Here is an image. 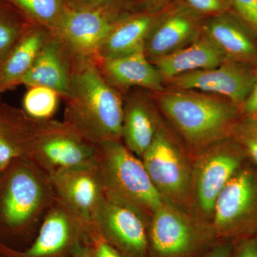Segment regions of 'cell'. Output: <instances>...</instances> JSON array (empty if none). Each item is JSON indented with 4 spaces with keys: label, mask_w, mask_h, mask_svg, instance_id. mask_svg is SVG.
Returning a JSON list of instances; mask_svg holds the SVG:
<instances>
[{
    "label": "cell",
    "mask_w": 257,
    "mask_h": 257,
    "mask_svg": "<svg viewBox=\"0 0 257 257\" xmlns=\"http://www.w3.org/2000/svg\"><path fill=\"white\" fill-rule=\"evenodd\" d=\"M63 121L97 145L121 141L124 98L93 58L76 56Z\"/></svg>",
    "instance_id": "6da1fadb"
},
{
    "label": "cell",
    "mask_w": 257,
    "mask_h": 257,
    "mask_svg": "<svg viewBox=\"0 0 257 257\" xmlns=\"http://www.w3.org/2000/svg\"><path fill=\"white\" fill-rule=\"evenodd\" d=\"M150 93L159 110L196 154L231 136L242 117L239 106L215 94L169 88Z\"/></svg>",
    "instance_id": "7a4b0ae2"
},
{
    "label": "cell",
    "mask_w": 257,
    "mask_h": 257,
    "mask_svg": "<svg viewBox=\"0 0 257 257\" xmlns=\"http://www.w3.org/2000/svg\"><path fill=\"white\" fill-rule=\"evenodd\" d=\"M55 199L48 174L29 159L15 160L0 174V226L28 229L43 219Z\"/></svg>",
    "instance_id": "3957f363"
},
{
    "label": "cell",
    "mask_w": 257,
    "mask_h": 257,
    "mask_svg": "<svg viewBox=\"0 0 257 257\" xmlns=\"http://www.w3.org/2000/svg\"><path fill=\"white\" fill-rule=\"evenodd\" d=\"M95 160L106 195L138 209L149 222L165 199L155 187L141 159L122 141L111 140L96 145Z\"/></svg>",
    "instance_id": "277c9868"
},
{
    "label": "cell",
    "mask_w": 257,
    "mask_h": 257,
    "mask_svg": "<svg viewBox=\"0 0 257 257\" xmlns=\"http://www.w3.org/2000/svg\"><path fill=\"white\" fill-rule=\"evenodd\" d=\"M141 160L164 199L193 214L192 164L163 123Z\"/></svg>",
    "instance_id": "5b68a950"
},
{
    "label": "cell",
    "mask_w": 257,
    "mask_h": 257,
    "mask_svg": "<svg viewBox=\"0 0 257 257\" xmlns=\"http://www.w3.org/2000/svg\"><path fill=\"white\" fill-rule=\"evenodd\" d=\"M196 155L192 163V207L199 219L210 224L216 199L246 156L231 136Z\"/></svg>",
    "instance_id": "8992f818"
},
{
    "label": "cell",
    "mask_w": 257,
    "mask_h": 257,
    "mask_svg": "<svg viewBox=\"0 0 257 257\" xmlns=\"http://www.w3.org/2000/svg\"><path fill=\"white\" fill-rule=\"evenodd\" d=\"M148 236L154 257H191L214 235L211 224L165 199L150 218Z\"/></svg>",
    "instance_id": "52a82bcc"
},
{
    "label": "cell",
    "mask_w": 257,
    "mask_h": 257,
    "mask_svg": "<svg viewBox=\"0 0 257 257\" xmlns=\"http://www.w3.org/2000/svg\"><path fill=\"white\" fill-rule=\"evenodd\" d=\"M214 236L239 240L257 233V169L241 166L216 199L211 221Z\"/></svg>",
    "instance_id": "ba28073f"
},
{
    "label": "cell",
    "mask_w": 257,
    "mask_h": 257,
    "mask_svg": "<svg viewBox=\"0 0 257 257\" xmlns=\"http://www.w3.org/2000/svg\"><path fill=\"white\" fill-rule=\"evenodd\" d=\"M140 10L137 1L89 9L68 7L51 31L65 42L74 55L95 59L113 28L128 15Z\"/></svg>",
    "instance_id": "9c48e42d"
},
{
    "label": "cell",
    "mask_w": 257,
    "mask_h": 257,
    "mask_svg": "<svg viewBox=\"0 0 257 257\" xmlns=\"http://www.w3.org/2000/svg\"><path fill=\"white\" fill-rule=\"evenodd\" d=\"M96 150V145L64 121H36L30 160L50 175L94 160Z\"/></svg>",
    "instance_id": "30bf717a"
},
{
    "label": "cell",
    "mask_w": 257,
    "mask_h": 257,
    "mask_svg": "<svg viewBox=\"0 0 257 257\" xmlns=\"http://www.w3.org/2000/svg\"><path fill=\"white\" fill-rule=\"evenodd\" d=\"M56 197L92 230L94 218L106 197L95 159L51 174Z\"/></svg>",
    "instance_id": "8fae6325"
},
{
    "label": "cell",
    "mask_w": 257,
    "mask_h": 257,
    "mask_svg": "<svg viewBox=\"0 0 257 257\" xmlns=\"http://www.w3.org/2000/svg\"><path fill=\"white\" fill-rule=\"evenodd\" d=\"M257 66L225 61L213 68L182 74L165 82V88L192 89L222 96L239 106L251 94Z\"/></svg>",
    "instance_id": "7c38bea8"
},
{
    "label": "cell",
    "mask_w": 257,
    "mask_h": 257,
    "mask_svg": "<svg viewBox=\"0 0 257 257\" xmlns=\"http://www.w3.org/2000/svg\"><path fill=\"white\" fill-rule=\"evenodd\" d=\"M148 224L138 209L106 195L93 227L130 256L145 257L149 249Z\"/></svg>",
    "instance_id": "4fadbf2b"
},
{
    "label": "cell",
    "mask_w": 257,
    "mask_h": 257,
    "mask_svg": "<svg viewBox=\"0 0 257 257\" xmlns=\"http://www.w3.org/2000/svg\"><path fill=\"white\" fill-rule=\"evenodd\" d=\"M205 20L175 0L149 37L145 55L152 62L190 45L202 35Z\"/></svg>",
    "instance_id": "5bb4252c"
},
{
    "label": "cell",
    "mask_w": 257,
    "mask_h": 257,
    "mask_svg": "<svg viewBox=\"0 0 257 257\" xmlns=\"http://www.w3.org/2000/svg\"><path fill=\"white\" fill-rule=\"evenodd\" d=\"M76 56L58 35L51 31L20 85L43 86L65 99L69 94Z\"/></svg>",
    "instance_id": "9a60e30c"
},
{
    "label": "cell",
    "mask_w": 257,
    "mask_h": 257,
    "mask_svg": "<svg viewBox=\"0 0 257 257\" xmlns=\"http://www.w3.org/2000/svg\"><path fill=\"white\" fill-rule=\"evenodd\" d=\"M121 141L133 154L141 159L151 145L162 122L159 109L151 93L134 88L123 94Z\"/></svg>",
    "instance_id": "2e32d148"
},
{
    "label": "cell",
    "mask_w": 257,
    "mask_h": 257,
    "mask_svg": "<svg viewBox=\"0 0 257 257\" xmlns=\"http://www.w3.org/2000/svg\"><path fill=\"white\" fill-rule=\"evenodd\" d=\"M91 229L56 197L47 211L38 236L33 244L20 257H56L75 243L77 234Z\"/></svg>",
    "instance_id": "e0dca14e"
},
{
    "label": "cell",
    "mask_w": 257,
    "mask_h": 257,
    "mask_svg": "<svg viewBox=\"0 0 257 257\" xmlns=\"http://www.w3.org/2000/svg\"><path fill=\"white\" fill-rule=\"evenodd\" d=\"M96 61L104 78L122 95L134 88L152 93L165 89L160 72L148 60L144 49L123 57Z\"/></svg>",
    "instance_id": "ac0fdd59"
},
{
    "label": "cell",
    "mask_w": 257,
    "mask_h": 257,
    "mask_svg": "<svg viewBox=\"0 0 257 257\" xmlns=\"http://www.w3.org/2000/svg\"><path fill=\"white\" fill-rule=\"evenodd\" d=\"M203 33L226 60L257 66V37L231 13L206 19Z\"/></svg>",
    "instance_id": "d6986e66"
},
{
    "label": "cell",
    "mask_w": 257,
    "mask_h": 257,
    "mask_svg": "<svg viewBox=\"0 0 257 257\" xmlns=\"http://www.w3.org/2000/svg\"><path fill=\"white\" fill-rule=\"evenodd\" d=\"M165 9L159 12L140 10L123 19L106 37L94 60L123 57L145 49L149 37Z\"/></svg>",
    "instance_id": "ffe728a7"
},
{
    "label": "cell",
    "mask_w": 257,
    "mask_h": 257,
    "mask_svg": "<svg viewBox=\"0 0 257 257\" xmlns=\"http://www.w3.org/2000/svg\"><path fill=\"white\" fill-rule=\"evenodd\" d=\"M36 121L0 101V174L15 160L30 159Z\"/></svg>",
    "instance_id": "44dd1931"
},
{
    "label": "cell",
    "mask_w": 257,
    "mask_h": 257,
    "mask_svg": "<svg viewBox=\"0 0 257 257\" xmlns=\"http://www.w3.org/2000/svg\"><path fill=\"white\" fill-rule=\"evenodd\" d=\"M226 61L220 50L204 33L190 45L152 62L164 83L182 74L213 68Z\"/></svg>",
    "instance_id": "7402d4cb"
},
{
    "label": "cell",
    "mask_w": 257,
    "mask_h": 257,
    "mask_svg": "<svg viewBox=\"0 0 257 257\" xmlns=\"http://www.w3.org/2000/svg\"><path fill=\"white\" fill-rule=\"evenodd\" d=\"M50 30L34 23L0 66V94L20 85L50 35Z\"/></svg>",
    "instance_id": "603a6c76"
},
{
    "label": "cell",
    "mask_w": 257,
    "mask_h": 257,
    "mask_svg": "<svg viewBox=\"0 0 257 257\" xmlns=\"http://www.w3.org/2000/svg\"><path fill=\"white\" fill-rule=\"evenodd\" d=\"M34 23L14 4L0 0V66Z\"/></svg>",
    "instance_id": "cb8c5ba5"
},
{
    "label": "cell",
    "mask_w": 257,
    "mask_h": 257,
    "mask_svg": "<svg viewBox=\"0 0 257 257\" xmlns=\"http://www.w3.org/2000/svg\"><path fill=\"white\" fill-rule=\"evenodd\" d=\"M61 96L56 91L43 86L29 87L24 96L23 110L36 121L52 119L58 109Z\"/></svg>",
    "instance_id": "d4e9b609"
},
{
    "label": "cell",
    "mask_w": 257,
    "mask_h": 257,
    "mask_svg": "<svg viewBox=\"0 0 257 257\" xmlns=\"http://www.w3.org/2000/svg\"><path fill=\"white\" fill-rule=\"evenodd\" d=\"M34 23L53 30L68 8L67 0H8Z\"/></svg>",
    "instance_id": "484cf974"
},
{
    "label": "cell",
    "mask_w": 257,
    "mask_h": 257,
    "mask_svg": "<svg viewBox=\"0 0 257 257\" xmlns=\"http://www.w3.org/2000/svg\"><path fill=\"white\" fill-rule=\"evenodd\" d=\"M231 136L257 166V124L242 116L233 126Z\"/></svg>",
    "instance_id": "4316f807"
},
{
    "label": "cell",
    "mask_w": 257,
    "mask_h": 257,
    "mask_svg": "<svg viewBox=\"0 0 257 257\" xmlns=\"http://www.w3.org/2000/svg\"><path fill=\"white\" fill-rule=\"evenodd\" d=\"M230 13L257 37V0H228Z\"/></svg>",
    "instance_id": "83f0119b"
},
{
    "label": "cell",
    "mask_w": 257,
    "mask_h": 257,
    "mask_svg": "<svg viewBox=\"0 0 257 257\" xmlns=\"http://www.w3.org/2000/svg\"><path fill=\"white\" fill-rule=\"evenodd\" d=\"M204 18L230 13L228 0H175Z\"/></svg>",
    "instance_id": "f1b7e54d"
},
{
    "label": "cell",
    "mask_w": 257,
    "mask_h": 257,
    "mask_svg": "<svg viewBox=\"0 0 257 257\" xmlns=\"http://www.w3.org/2000/svg\"><path fill=\"white\" fill-rule=\"evenodd\" d=\"M231 257H257V236L238 240L234 244Z\"/></svg>",
    "instance_id": "f546056e"
},
{
    "label": "cell",
    "mask_w": 257,
    "mask_h": 257,
    "mask_svg": "<svg viewBox=\"0 0 257 257\" xmlns=\"http://www.w3.org/2000/svg\"><path fill=\"white\" fill-rule=\"evenodd\" d=\"M96 236L94 239L96 240L95 249L93 251L94 257H123L113 245L106 241L94 228H93Z\"/></svg>",
    "instance_id": "4dcf8cb0"
},
{
    "label": "cell",
    "mask_w": 257,
    "mask_h": 257,
    "mask_svg": "<svg viewBox=\"0 0 257 257\" xmlns=\"http://www.w3.org/2000/svg\"><path fill=\"white\" fill-rule=\"evenodd\" d=\"M133 1L138 0H67L68 7L74 9H89Z\"/></svg>",
    "instance_id": "1f68e13d"
},
{
    "label": "cell",
    "mask_w": 257,
    "mask_h": 257,
    "mask_svg": "<svg viewBox=\"0 0 257 257\" xmlns=\"http://www.w3.org/2000/svg\"><path fill=\"white\" fill-rule=\"evenodd\" d=\"M242 116H248L257 113V76L251 94L241 107Z\"/></svg>",
    "instance_id": "d6a6232c"
},
{
    "label": "cell",
    "mask_w": 257,
    "mask_h": 257,
    "mask_svg": "<svg viewBox=\"0 0 257 257\" xmlns=\"http://www.w3.org/2000/svg\"><path fill=\"white\" fill-rule=\"evenodd\" d=\"M175 0H138L140 9L150 12H159L165 9Z\"/></svg>",
    "instance_id": "836d02e7"
},
{
    "label": "cell",
    "mask_w": 257,
    "mask_h": 257,
    "mask_svg": "<svg viewBox=\"0 0 257 257\" xmlns=\"http://www.w3.org/2000/svg\"><path fill=\"white\" fill-rule=\"evenodd\" d=\"M234 244L232 242H224L216 245L204 257H231Z\"/></svg>",
    "instance_id": "e575fe53"
},
{
    "label": "cell",
    "mask_w": 257,
    "mask_h": 257,
    "mask_svg": "<svg viewBox=\"0 0 257 257\" xmlns=\"http://www.w3.org/2000/svg\"><path fill=\"white\" fill-rule=\"evenodd\" d=\"M72 257H94L93 256V251L89 250V248L79 247L77 251L74 252Z\"/></svg>",
    "instance_id": "d590c367"
},
{
    "label": "cell",
    "mask_w": 257,
    "mask_h": 257,
    "mask_svg": "<svg viewBox=\"0 0 257 257\" xmlns=\"http://www.w3.org/2000/svg\"><path fill=\"white\" fill-rule=\"evenodd\" d=\"M243 117L246 118V119L250 120V121H252V122L257 124V113H256V114L250 115V116H243Z\"/></svg>",
    "instance_id": "8d00e7d4"
}]
</instances>
